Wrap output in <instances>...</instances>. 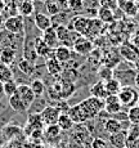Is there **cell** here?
Masks as SVG:
<instances>
[{
  "mask_svg": "<svg viewBox=\"0 0 139 148\" xmlns=\"http://www.w3.org/2000/svg\"><path fill=\"white\" fill-rule=\"evenodd\" d=\"M137 106H139V98H138V102H137Z\"/></svg>",
  "mask_w": 139,
  "mask_h": 148,
  "instance_id": "obj_46",
  "label": "cell"
},
{
  "mask_svg": "<svg viewBox=\"0 0 139 148\" xmlns=\"http://www.w3.org/2000/svg\"><path fill=\"white\" fill-rule=\"evenodd\" d=\"M134 1H135V3H138V4H139V0H134Z\"/></svg>",
  "mask_w": 139,
  "mask_h": 148,
  "instance_id": "obj_47",
  "label": "cell"
},
{
  "mask_svg": "<svg viewBox=\"0 0 139 148\" xmlns=\"http://www.w3.org/2000/svg\"><path fill=\"white\" fill-rule=\"evenodd\" d=\"M34 148H48L47 146H44V144H39V146H35Z\"/></svg>",
  "mask_w": 139,
  "mask_h": 148,
  "instance_id": "obj_44",
  "label": "cell"
},
{
  "mask_svg": "<svg viewBox=\"0 0 139 148\" xmlns=\"http://www.w3.org/2000/svg\"><path fill=\"white\" fill-rule=\"evenodd\" d=\"M3 23H4V19H3V14L0 13V28L3 27Z\"/></svg>",
  "mask_w": 139,
  "mask_h": 148,
  "instance_id": "obj_43",
  "label": "cell"
},
{
  "mask_svg": "<svg viewBox=\"0 0 139 148\" xmlns=\"http://www.w3.org/2000/svg\"><path fill=\"white\" fill-rule=\"evenodd\" d=\"M92 147L93 148H107V142L103 140V139H101V138L94 139L92 143Z\"/></svg>",
  "mask_w": 139,
  "mask_h": 148,
  "instance_id": "obj_39",
  "label": "cell"
},
{
  "mask_svg": "<svg viewBox=\"0 0 139 148\" xmlns=\"http://www.w3.org/2000/svg\"><path fill=\"white\" fill-rule=\"evenodd\" d=\"M134 85L137 89H139V72L135 73V77H134Z\"/></svg>",
  "mask_w": 139,
  "mask_h": 148,
  "instance_id": "obj_40",
  "label": "cell"
},
{
  "mask_svg": "<svg viewBox=\"0 0 139 148\" xmlns=\"http://www.w3.org/2000/svg\"><path fill=\"white\" fill-rule=\"evenodd\" d=\"M9 106H10V108H12L14 112H18V113H23V112H26V111L28 110L27 106L23 103V101L17 95V93L16 94H13L12 97H9Z\"/></svg>",
  "mask_w": 139,
  "mask_h": 148,
  "instance_id": "obj_24",
  "label": "cell"
},
{
  "mask_svg": "<svg viewBox=\"0 0 139 148\" xmlns=\"http://www.w3.org/2000/svg\"><path fill=\"white\" fill-rule=\"evenodd\" d=\"M103 22H101L98 18H90V31H89V38H93V36H97L99 32H101L102 27H103Z\"/></svg>",
  "mask_w": 139,
  "mask_h": 148,
  "instance_id": "obj_32",
  "label": "cell"
},
{
  "mask_svg": "<svg viewBox=\"0 0 139 148\" xmlns=\"http://www.w3.org/2000/svg\"><path fill=\"white\" fill-rule=\"evenodd\" d=\"M13 71L10 66L8 64H4L0 62V81L4 84V82L9 81V80H13Z\"/></svg>",
  "mask_w": 139,
  "mask_h": 148,
  "instance_id": "obj_30",
  "label": "cell"
},
{
  "mask_svg": "<svg viewBox=\"0 0 139 148\" xmlns=\"http://www.w3.org/2000/svg\"><path fill=\"white\" fill-rule=\"evenodd\" d=\"M59 116H61V111L55 106H47L44 110L40 112V117L45 126L48 125H54L58 121Z\"/></svg>",
  "mask_w": 139,
  "mask_h": 148,
  "instance_id": "obj_7",
  "label": "cell"
},
{
  "mask_svg": "<svg viewBox=\"0 0 139 148\" xmlns=\"http://www.w3.org/2000/svg\"><path fill=\"white\" fill-rule=\"evenodd\" d=\"M17 66H18V68H19V71H21V72H23L25 75H27V76L32 75V73L35 72V70H36V64L32 63V62H30L28 59L23 58V57H22V58L18 61Z\"/></svg>",
  "mask_w": 139,
  "mask_h": 148,
  "instance_id": "obj_26",
  "label": "cell"
},
{
  "mask_svg": "<svg viewBox=\"0 0 139 148\" xmlns=\"http://www.w3.org/2000/svg\"><path fill=\"white\" fill-rule=\"evenodd\" d=\"M4 8H5V1L4 0H0V10L4 9Z\"/></svg>",
  "mask_w": 139,
  "mask_h": 148,
  "instance_id": "obj_42",
  "label": "cell"
},
{
  "mask_svg": "<svg viewBox=\"0 0 139 148\" xmlns=\"http://www.w3.org/2000/svg\"><path fill=\"white\" fill-rule=\"evenodd\" d=\"M45 8H47V12H48V16H52L54 17L57 16L58 13H61V9H59L58 4L55 3V0H48L47 3H45Z\"/></svg>",
  "mask_w": 139,
  "mask_h": 148,
  "instance_id": "obj_35",
  "label": "cell"
},
{
  "mask_svg": "<svg viewBox=\"0 0 139 148\" xmlns=\"http://www.w3.org/2000/svg\"><path fill=\"white\" fill-rule=\"evenodd\" d=\"M44 129V122H42L40 113H34V115H30L27 121V125L25 127V130L27 132V134H31L34 130H42Z\"/></svg>",
  "mask_w": 139,
  "mask_h": 148,
  "instance_id": "obj_16",
  "label": "cell"
},
{
  "mask_svg": "<svg viewBox=\"0 0 139 148\" xmlns=\"http://www.w3.org/2000/svg\"><path fill=\"white\" fill-rule=\"evenodd\" d=\"M124 148H130V147H124Z\"/></svg>",
  "mask_w": 139,
  "mask_h": 148,
  "instance_id": "obj_48",
  "label": "cell"
},
{
  "mask_svg": "<svg viewBox=\"0 0 139 148\" xmlns=\"http://www.w3.org/2000/svg\"><path fill=\"white\" fill-rule=\"evenodd\" d=\"M5 31L13 35H23L25 34V18L19 14H12L10 17L4 19L3 23Z\"/></svg>",
  "mask_w": 139,
  "mask_h": 148,
  "instance_id": "obj_3",
  "label": "cell"
},
{
  "mask_svg": "<svg viewBox=\"0 0 139 148\" xmlns=\"http://www.w3.org/2000/svg\"><path fill=\"white\" fill-rule=\"evenodd\" d=\"M40 38L44 40V42L50 47L52 49H55L59 45V41H58V38H57V32H55V28L54 27H49L48 30L42 31L41 32V36Z\"/></svg>",
  "mask_w": 139,
  "mask_h": 148,
  "instance_id": "obj_15",
  "label": "cell"
},
{
  "mask_svg": "<svg viewBox=\"0 0 139 148\" xmlns=\"http://www.w3.org/2000/svg\"><path fill=\"white\" fill-rule=\"evenodd\" d=\"M118 54L126 62L134 64L139 59V47L137 44H134V42L125 41L118 47Z\"/></svg>",
  "mask_w": 139,
  "mask_h": 148,
  "instance_id": "obj_4",
  "label": "cell"
},
{
  "mask_svg": "<svg viewBox=\"0 0 139 148\" xmlns=\"http://www.w3.org/2000/svg\"><path fill=\"white\" fill-rule=\"evenodd\" d=\"M72 50L81 57L89 56V54L94 50V44H93V41L90 40V39L84 38V36H79L75 40V42H73Z\"/></svg>",
  "mask_w": 139,
  "mask_h": 148,
  "instance_id": "obj_6",
  "label": "cell"
},
{
  "mask_svg": "<svg viewBox=\"0 0 139 148\" xmlns=\"http://www.w3.org/2000/svg\"><path fill=\"white\" fill-rule=\"evenodd\" d=\"M138 98H139V94H138L137 89H134L130 85H124L121 88L120 93H118V99H120L121 104L124 107L130 108V107L135 106L138 102Z\"/></svg>",
  "mask_w": 139,
  "mask_h": 148,
  "instance_id": "obj_5",
  "label": "cell"
},
{
  "mask_svg": "<svg viewBox=\"0 0 139 148\" xmlns=\"http://www.w3.org/2000/svg\"><path fill=\"white\" fill-rule=\"evenodd\" d=\"M99 3V7L102 8H107V9H111V10H117V0H98Z\"/></svg>",
  "mask_w": 139,
  "mask_h": 148,
  "instance_id": "obj_38",
  "label": "cell"
},
{
  "mask_svg": "<svg viewBox=\"0 0 139 148\" xmlns=\"http://www.w3.org/2000/svg\"><path fill=\"white\" fill-rule=\"evenodd\" d=\"M104 130H106L107 134H115V133L120 132V130H123V124H121V121L118 120V119H115V117H110L107 119L106 121H104Z\"/></svg>",
  "mask_w": 139,
  "mask_h": 148,
  "instance_id": "obj_20",
  "label": "cell"
},
{
  "mask_svg": "<svg viewBox=\"0 0 139 148\" xmlns=\"http://www.w3.org/2000/svg\"><path fill=\"white\" fill-rule=\"evenodd\" d=\"M17 86H18V84L14 81V79L13 80H9V81L4 82V84H3V93L9 98V97H12L13 94H16Z\"/></svg>",
  "mask_w": 139,
  "mask_h": 148,
  "instance_id": "obj_33",
  "label": "cell"
},
{
  "mask_svg": "<svg viewBox=\"0 0 139 148\" xmlns=\"http://www.w3.org/2000/svg\"><path fill=\"white\" fill-rule=\"evenodd\" d=\"M134 70L137 71V72H139V59L134 63Z\"/></svg>",
  "mask_w": 139,
  "mask_h": 148,
  "instance_id": "obj_41",
  "label": "cell"
},
{
  "mask_svg": "<svg viewBox=\"0 0 139 148\" xmlns=\"http://www.w3.org/2000/svg\"><path fill=\"white\" fill-rule=\"evenodd\" d=\"M70 12H81L84 9V0H68Z\"/></svg>",
  "mask_w": 139,
  "mask_h": 148,
  "instance_id": "obj_37",
  "label": "cell"
},
{
  "mask_svg": "<svg viewBox=\"0 0 139 148\" xmlns=\"http://www.w3.org/2000/svg\"><path fill=\"white\" fill-rule=\"evenodd\" d=\"M1 94H4V93H3V82L0 81V95Z\"/></svg>",
  "mask_w": 139,
  "mask_h": 148,
  "instance_id": "obj_45",
  "label": "cell"
},
{
  "mask_svg": "<svg viewBox=\"0 0 139 148\" xmlns=\"http://www.w3.org/2000/svg\"><path fill=\"white\" fill-rule=\"evenodd\" d=\"M34 23H35V27L42 32V31L48 30L49 27H52V18L48 14L39 12L34 16Z\"/></svg>",
  "mask_w": 139,
  "mask_h": 148,
  "instance_id": "obj_14",
  "label": "cell"
},
{
  "mask_svg": "<svg viewBox=\"0 0 139 148\" xmlns=\"http://www.w3.org/2000/svg\"><path fill=\"white\" fill-rule=\"evenodd\" d=\"M17 95L19 97V98L23 101V103L27 106V108L31 107V104L34 103V101L36 99L35 94H34L32 89L30 88V85L27 84H21L17 86Z\"/></svg>",
  "mask_w": 139,
  "mask_h": 148,
  "instance_id": "obj_9",
  "label": "cell"
},
{
  "mask_svg": "<svg viewBox=\"0 0 139 148\" xmlns=\"http://www.w3.org/2000/svg\"><path fill=\"white\" fill-rule=\"evenodd\" d=\"M95 18H98L99 21L103 22V23H112L116 19V17H115V12H113V10L99 7L97 10V17H95Z\"/></svg>",
  "mask_w": 139,
  "mask_h": 148,
  "instance_id": "obj_21",
  "label": "cell"
},
{
  "mask_svg": "<svg viewBox=\"0 0 139 148\" xmlns=\"http://www.w3.org/2000/svg\"><path fill=\"white\" fill-rule=\"evenodd\" d=\"M104 84H106V89H107L108 95H118L121 88H123L121 82L115 77L111 79V80H108V81H104Z\"/></svg>",
  "mask_w": 139,
  "mask_h": 148,
  "instance_id": "obj_28",
  "label": "cell"
},
{
  "mask_svg": "<svg viewBox=\"0 0 139 148\" xmlns=\"http://www.w3.org/2000/svg\"><path fill=\"white\" fill-rule=\"evenodd\" d=\"M17 12L23 18H28V17L34 16V13H35V4H34L32 0H22L18 4Z\"/></svg>",
  "mask_w": 139,
  "mask_h": 148,
  "instance_id": "obj_18",
  "label": "cell"
},
{
  "mask_svg": "<svg viewBox=\"0 0 139 148\" xmlns=\"http://www.w3.org/2000/svg\"><path fill=\"white\" fill-rule=\"evenodd\" d=\"M137 139H139V124H134L130 130H127V146L129 143H134Z\"/></svg>",
  "mask_w": 139,
  "mask_h": 148,
  "instance_id": "obj_36",
  "label": "cell"
},
{
  "mask_svg": "<svg viewBox=\"0 0 139 148\" xmlns=\"http://www.w3.org/2000/svg\"><path fill=\"white\" fill-rule=\"evenodd\" d=\"M110 144L115 148H124L127 147V130H120V132L111 134L108 138Z\"/></svg>",
  "mask_w": 139,
  "mask_h": 148,
  "instance_id": "obj_12",
  "label": "cell"
},
{
  "mask_svg": "<svg viewBox=\"0 0 139 148\" xmlns=\"http://www.w3.org/2000/svg\"><path fill=\"white\" fill-rule=\"evenodd\" d=\"M14 61H16V49L9 47L3 48L1 52H0V62L10 66Z\"/></svg>",
  "mask_w": 139,
  "mask_h": 148,
  "instance_id": "obj_23",
  "label": "cell"
},
{
  "mask_svg": "<svg viewBox=\"0 0 139 148\" xmlns=\"http://www.w3.org/2000/svg\"><path fill=\"white\" fill-rule=\"evenodd\" d=\"M90 94H92V97H95V98L104 101V99L108 97V93H107L104 81L99 80V81L95 82V84L92 86V89H90Z\"/></svg>",
  "mask_w": 139,
  "mask_h": 148,
  "instance_id": "obj_19",
  "label": "cell"
},
{
  "mask_svg": "<svg viewBox=\"0 0 139 148\" xmlns=\"http://www.w3.org/2000/svg\"><path fill=\"white\" fill-rule=\"evenodd\" d=\"M34 48H35L36 56L40 57V58L48 59V58H50V57L54 56V49H52L50 47H48L41 38L35 39V45H34Z\"/></svg>",
  "mask_w": 139,
  "mask_h": 148,
  "instance_id": "obj_10",
  "label": "cell"
},
{
  "mask_svg": "<svg viewBox=\"0 0 139 148\" xmlns=\"http://www.w3.org/2000/svg\"><path fill=\"white\" fill-rule=\"evenodd\" d=\"M117 7L126 17L134 18L139 14V4L134 0H117Z\"/></svg>",
  "mask_w": 139,
  "mask_h": 148,
  "instance_id": "obj_8",
  "label": "cell"
},
{
  "mask_svg": "<svg viewBox=\"0 0 139 148\" xmlns=\"http://www.w3.org/2000/svg\"><path fill=\"white\" fill-rule=\"evenodd\" d=\"M61 132H62V130L59 129V126L57 124L48 125V126L44 129V135H42V136H44L48 142H53V140H55V139L59 138Z\"/></svg>",
  "mask_w": 139,
  "mask_h": 148,
  "instance_id": "obj_25",
  "label": "cell"
},
{
  "mask_svg": "<svg viewBox=\"0 0 139 148\" xmlns=\"http://www.w3.org/2000/svg\"><path fill=\"white\" fill-rule=\"evenodd\" d=\"M113 68L108 67V66H102L101 68H98V77L99 80L102 81H108L111 80V79H113Z\"/></svg>",
  "mask_w": 139,
  "mask_h": 148,
  "instance_id": "obj_31",
  "label": "cell"
},
{
  "mask_svg": "<svg viewBox=\"0 0 139 148\" xmlns=\"http://www.w3.org/2000/svg\"><path fill=\"white\" fill-rule=\"evenodd\" d=\"M71 57H72V49L66 47V45L59 44L54 49V58L58 59L62 64L71 61Z\"/></svg>",
  "mask_w": 139,
  "mask_h": 148,
  "instance_id": "obj_17",
  "label": "cell"
},
{
  "mask_svg": "<svg viewBox=\"0 0 139 148\" xmlns=\"http://www.w3.org/2000/svg\"><path fill=\"white\" fill-rule=\"evenodd\" d=\"M76 92V85L75 82L66 81L61 79V93H62V101H66L70 97H72Z\"/></svg>",
  "mask_w": 139,
  "mask_h": 148,
  "instance_id": "obj_22",
  "label": "cell"
},
{
  "mask_svg": "<svg viewBox=\"0 0 139 148\" xmlns=\"http://www.w3.org/2000/svg\"><path fill=\"white\" fill-rule=\"evenodd\" d=\"M45 68H47L49 75L59 76V75H62V71H63V64L57 58H54V56H53V57H50V58L45 59Z\"/></svg>",
  "mask_w": 139,
  "mask_h": 148,
  "instance_id": "obj_13",
  "label": "cell"
},
{
  "mask_svg": "<svg viewBox=\"0 0 139 148\" xmlns=\"http://www.w3.org/2000/svg\"><path fill=\"white\" fill-rule=\"evenodd\" d=\"M127 120L131 122L133 125L134 124H139V106H133L127 110Z\"/></svg>",
  "mask_w": 139,
  "mask_h": 148,
  "instance_id": "obj_34",
  "label": "cell"
},
{
  "mask_svg": "<svg viewBox=\"0 0 139 148\" xmlns=\"http://www.w3.org/2000/svg\"><path fill=\"white\" fill-rule=\"evenodd\" d=\"M70 31L79 34L80 36L88 38L90 31V18L85 16H75L68 21V25H66Z\"/></svg>",
  "mask_w": 139,
  "mask_h": 148,
  "instance_id": "obj_2",
  "label": "cell"
},
{
  "mask_svg": "<svg viewBox=\"0 0 139 148\" xmlns=\"http://www.w3.org/2000/svg\"><path fill=\"white\" fill-rule=\"evenodd\" d=\"M102 110H104V102L90 95L89 98L81 101L80 103L70 107L67 113L73 121V124H81V122L95 119Z\"/></svg>",
  "mask_w": 139,
  "mask_h": 148,
  "instance_id": "obj_1",
  "label": "cell"
},
{
  "mask_svg": "<svg viewBox=\"0 0 139 148\" xmlns=\"http://www.w3.org/2000/svg\"><path fill=\"white\" fill-rule=\"evenodd\" d=\"M57 125L59 126V129L62 132H68L73 127V121L71 120V117L68 116V113H61L58 121H57Z\"/></svg>",
  "mask_w": 139,
  "mask_h": 148,
  "instance_id": "obj_27",
  "label": "cell"
},
{
  "mask_svg": "<svg viewBox=\"0 0 139 148\" xmlns=\"http://www.w3.org/2000/svg\"><path fill=\"white\" fill-rule=\"evenodd\" d=\"M103 102H104V111L107 113H111V115L121 112V110L124 107L121 104L120 99H118V95H108Z\"/></svg>",
  "mask_w": 139,
  "mask_h": 148,
  "instance_id": "obj_11",
  "label": "cell"
},
{
  "mask_svg": "<svg viewBox=\"0 0 139 148\" xmlns=\"http://www.w3.org/2000/svg\"><path fill=\"white\" fill-rule=\"evenodd\" d=\"M30 88L32 89L35 97H41L45 92H47V85H45V82L42 80H40V79H35V80L31 81Z\"/></svg>",
  "mask_w": 139,
  "mask_h": 148,
  "instance_id": "obj_29",
  "label": "cell"
}]
</instances>
